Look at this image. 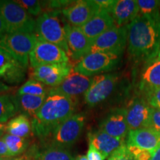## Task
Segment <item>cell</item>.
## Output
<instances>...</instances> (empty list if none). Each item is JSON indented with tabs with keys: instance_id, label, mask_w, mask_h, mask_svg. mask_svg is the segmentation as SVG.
Instances as JSON below:
<instances>
[{
	"instance_id": "cell-40",
	"label": "cell",
	"mask_w": 160,
	"mask_h": 160,
	"mask_svg": "<svg viewBox=\"0 0 160 160\" xmlns=\"http://www.w3.org/2000/svg\"><path fill=\"white\" fill-rule=\"evenodd\" d=\"M151 160H160V145L154 151L152 152Z\"/></svg>"
},
{
	"instance_id": "cell-13",
	"label": "cell",
	"mask_w": 160,
	"mask_h": 160,
	"mask_svg": "<svg viewBox=\"0 0 160 160\" xmlns=\"http://www.w3.org/2000/svg\"><path fill=\"white\" fill-rule=\"evenodd\" d=\"M69 58L73 61L79 62L89 53L91 41L84 34L79 28L73 27L66 22L65 24Z\"/></svg>"
},
{
	"instance_id": "cell-28",
	"label": "cell",
	"mask_w": 160,
	"mask_h": 160,
	"mask_svg": "<svg viewBox=\"0 0 160 160\" xmlns=\"http://www.w3.org/2000/svg\"><path fill=\"white\" fill-rule=\"evenodd\" d=\"M51 88L37 80L29 79L18 89L17 95H32L37 97H47Z\"/></svg>"
},
{
	"instance_id": "cell-22",
	"label": "cell",
	"mask_w": 160,
	"mask_h": 160,
	"mask_svg": "<svg viewBox=\"0 0 160 160\" xmlns=\"http://www.w3.org/2000/svg\"><path fill=\"white\" fill-rule=\"evenodd\" d=\"M28 152L33 160H75L69 149L54 146H32Z\"/></svg>"
},
{
	"instance_id": "cell-39",
	"label": "cell",
	"mask_w": 160,
	"mask_h": 160,
	"mask_svg": "<svg viewBox=\"0 0 160 160\" xmlns=\"http://www.w3.org/2000/svg\"><path fill=\"white\" fill-rule=\"evenodd\" d=\"M5 160H33V158H32L31 153L28 152V153H24L19 157L8 158V159H6Z\"/></svg>"
},
{
	"instance_id": "cell-21",
	"label": "cell",
	"mask_w": 160,
	"mask_h": 160,
	"mask_svg": "<svg viewBox=\"0 0 160 160\" xmlns=\"http://www.w3.org/2000/svg\"><path fill=\"white\" fill-rule=\"evenodd\" d=\"M126 144L153 152L160 145V134L149 128L130 131Z\"/></svg>"
},
{
	"instance_id": "cell-12",
	"label": "cell",
	"mask_w": 160,
	"mask_h": 160,
	"mask_svg": "<svg viewBox=\"0 0 160 160\" xmlns=\"http://www.w3.org/2000/svg\"><path fill=\"white\" fill-rule=\"evenodd\" d=\"M101 11L95 0H80L61 11L62 14L71 26L80 28Z\"/></svg>"
},
{
	"instance_id": "cell-37",
	"label": "cell",
	"mask_w": 160,
	"mask_h": 160,
	"mask_svg": "<svg viewBox=\"0 0 160 160\" xmlns=\"http://www.w3.org/2000/svg\"><path fill=\"white\" fill-rule=\"evenodd\" d=\"M8 158L11 157L10 156L7 145L2 138V139H0V160H5L6 159H8Z\"/></svg>"
},
{
	"instance_id": "cell-4",
	"label": "cell",
	"mask_w": 160,
	"mask_h": 160,
	"mask_svg": "<svg viewBox=\"0 0 160 160\" xmlns=\"http://www.w3.org/2000/svg\"><path fill=\"white\" fill-rule=\"evenodd\" d=\"M0 17L6 33H35L36 20L15 1H0Z\"/></svg>"
},
{
	"instance_id": "cell-20",
	"label": "cell",
	"mask_w": 160,
	"mask_h": 160,
	"mask_svg": "<svg viewBox=\"0 0 160 160\" xmlns=\"http://www.w3.org/2000/svg\"><path fill=\"white\" fill-rule=\"evenodd\" d=\"M114 26V22L110 12L101 10L97 14L79 28L92 42L98 37Z\"/></svg>"
},
{
	"instance_id": "cell-24",
	"label": "cell",
	"mask_w": 160,
	"mask_h": 160,
	"mask_svg": "<svg viewBox=\"0 0 160 160\" xmlns=\"http://www.w3.org/2000/svg\"><path fill=\"white\" fill-rule=\"evenodd\" d=\"M6 132L8 134L28 138L32 132L31 118L24 113H19L6 124Z\"/></svg>"
},
{
	"instance_id": "cell-1",
	"label": "cell",
	"mask_w": 160,
	"mask_h": 160,
	"mask_svg": "<svg viewBox=\"0 0 160 160\" xmlns=\"http://www.w3.org/2000/svg\"><path fill=\"white\" fill-rule=\"evenodd\" d=\"M128 27V51L135 59L152 61L160 48V13L140 15Z\"/></svg>"
},
{
	"instance_id": "cell-5",
	"label": "cell",
	"mask_w": 160,
	"mask_h": 160,
	"mask_svg": "<svg viewBox=\"0 0 160 160\" xmlns=\"http://www.w3.org/2000/svg\"><path fill=\"white\" fill-rule=\"evenodd\" d=\"M85 122L83 113H75L68 118L53 131L51 136L42 142V145L54 146L69 149L79 139Z\"/></svg>"
},
{
	"instance_id": "cell-26",
	"label": "cell",
	"mask_w": 160,
	"mask_h": 160,
	"mask_svg": "<svg viewBox=\"0 0 160 160\" xmlns=\"http://www.w3.org/2000/svg\"><path fill=\"white\" fill-rule=\"evenodd\" d=\"M18 113L19 108L16 96L9 93L0 95V123L8 122Z\"/></svg>"
},
{
	"instance_id": "cell-32",
	"label": "cell",
	"mask_w": 160,
	"mask_h": 160,
	"mask_svg": "<svg viewBox=\"0 0 160 160\" xmlns=\"http://www.w3.org/2000/svg\"><path fill=\"white\" fill-rule=\"evenodd\" d=\"M108 160H137L133 155L130 153V151L128 149L127 146L124 145L117 150L115 152H113L110 157L108 158Z\"/></svg>"
},
{
	"instance_id": "cell-19",
	"label": "cell",
	"mask_w": 160,
	"mask_h": 160,
	"mask_svg": "<svg viewBox=\"0 0 160 160\" xmlns=\"http://www.w3.org/2000/svg\"><path fill=\"white\" fill-rule=\"evenodd\" d=\"M88 138L89 145L94 147L105 159L126 143L125 140L111 137L100 129L90 132Z\"/></svg>"
},
{
	"instance_id": "cell-27",
	"label": "cell",
	"mask_w": 160,
	"mask_h": 160,
	"mask_svg": "<svg viewBox=\"0 0 160 160\" xmlns=\"http://www.w3.org/2000/svg\"><path fill=\"white\" fill-rule=\"evenodd\" d=\"M2 139L7 145L11 157H17L22 155L29 147L28 138H22L11 134H5Z\"/></svg>"
},
{
	"instance_id": "cell-25",
	"label": "cell",
	"mask_w": 160,
	"mask_h": 160,
	"mask_svg": "<svg viewBox=\"0 0 160 160\" xmlns=\"http://www.w3.org/2000/svg\"><path fill=\"white\" fill-rule=\"evenodd\" d=\"M16 98L19 105V112L27 115L31 119L42 106L46 97L17 94Z\"/></svg>"
},
{
	"instance_id": "cell-31",
	"label": "cell",
	"mask_w": 160,
	"mask_h": 160,
	"mask_svg": "<svg viewBox=\"0 0 160 160\" xmlns=\"http://www.w3.org/2000/svg\"><path fill=\"white\" fill-rule=\"evenodd\" d=\"M126 146H127L130 153L133 155V157L137 160H151L152 152L140 148L134 145H127L126 144Z\"/></svg>"
},
{
	"instance_id": "cell-18",
	"label": "cell",
	"mask_w": 160,
	"mask_h": 160,
	"mask_svg": "<svg viewBox=\"0 0 160 160\" xmlns=\"http://www.w3.org/2000/svg\"><path fill=\"white\" fill-rule=\"evenodd\" d=\"M115 26L127 27L139 14L137 1L135 0H115L110 11Z\"/></svg>"
},
{
	"instance_id": "cell-41",
	"label": "cell",
	"mask_w": 160,
	"mask_h": 160,
	"mask_svg": "<svg viewBox=\"0 0 160 160\" xmlns=\"http://www.w3.org/2000/svg\"><path fill=\"white\" fill-rule=\"evenodd\" d=\"M6 33V28L5 24L3 22V20L0 17V39Z\"/></svg>"
},
{
	"instance_id": "cell-2",
	"label": "cell",
	"mask_w": 160,
	"mask_h": 160,
	"mask_svg": "<svg viewBox=\"0 0 160 160\" xmlns=\"http://www.w3.org/2000/svg\"><path fill=\"white\" fill-rule=\"evenodd\" d=\"M75 99L48 92L42 106L31 119L32 132L40 141L48 139L60 124L75 114Z\"/></svg>"
},
{
	"instance_id": "cell-10",
	"label": "cell",
	"mask_w": 160,
	"mask_h": 160,
	"mask_svg": "<svg viewBox=\"0 0 160 160\" xmlns=\"http://www.w3.org/2000/svg\"><path fill=\"white\" fill-rule=\"evenodd\" d=\"M118 81V76L101 74L92 77L91 85L84 94L85 103L91 108L99 105L108 98L114 91Z\"/></svg>"
},
{
	"instance_id": "cell-30",
	"label": "cell",
	"mask_w": 160,
	"mask_h": 160,
	"mask_svg": "<svg viewBox=\"0 0 160 160\" xmlns=\"http://www.w3.org/2000/svg\"><path fill=\"white\" fill-rule=\"evenodd\" d=\"M15 2L31 16L39 17L43 13L42 2L37 0H17Z\"/></svg>"
},
{
	"instance_id": "cell-43",
	"label": "cell",
	"mask_w": 160,
	"mask_h": 160,
	"mask_svg": "<svg viewBox=\"0 0 160 160\" xmlns=\"http://www.w3.org/2000/svg\"><path fill=\"white\" fill-rule=\"evenodd\" d=\"M75 160H88L87 158V156L85 155H80L76 158Z\"/></svg>"
},
{
	"instance_id": "cell-33",
	"label": "cell",
	"mask_w": 160,
	"mask_h": 160,
	"mask_svg": "<svg viewBox=\"0 0 160 160\" xmlns=\"http://www.w3.org/2000/svg\"><path fill=\"white\" fill-rule=\"evenodd\" d=\"M147 102L152 108L160 110V88L146 92Z\"/></svg>"
},
{
	"instance_id": "cell-17",
	"label": "cell",
	"mask_w": 160,
	"mask_h": 160,
	"mask_svg": "<svg viewBox=\"0 0 160 160\" xmlns=\"http://www.w3.org/2000/svg\"><path fill=\"white\" fill-rule=\"evenodd\" d=\"M99 129L111 137L125 140L130 130L126 120V108H117L101 122Z\"/></svg>"
},
{
	"instance_id": "cell-16",
	"label": "cell",
	"mask_w": 160,
	"mask_h": 160,
	"mask_svg": "<svg viewBox=\"0 0 160 160\" xmlns=\"http://www.w3.org/2000/svg\"><path fill=\"white\" fill-rule=\"evenodd\" d=\"M151 108L145 100L136 99L126 108V120L130 131L149 128Z\"/></svg>"
},
{
	"instance_id": "cell-35",
	"label": "cell",
	"mask_w": 160,
	"mask_h": 160,
	"mask_svg": "<svg viewBox=\"0 0 160 160\" xmlns=\"http://www.w3.org/2000/svg\"><path fill=\"white\" fill-rule=\"evenodd\" d=\"M87 158L88 160H105V158L103 155L98 151L94 147L91 145H89L88 150L87 152Z\"/></svg>"
},
{
	"instance_id": "cell-36",
	"label": "cell",
	"mask_w": 160,
	"mask_h": 160,
	"mask_svg": "<svg viewBox=\"0 0 160 160\" xmlns=\"http://www.w3.org/2000/svg\"><path fill=\"white\" fill-rule=\"evenodd\" d=\"M115 0H95V2L99 5L100 10H105L109 12Z\"/></svg>"
},
{
	"instance_id": "cell-14",
	"label": "cell",
	"mask_w": 160,
	"mask_h": 160,
	"mask_svg": "<svg viewBox=\"0 0 160 160\" xmlns=\"http://www.w3.org/2000/svg\"><path fill=\"white\" fill-rule=\"evenodd\" d=\"M25 67L0 48V80L10 85L22 83L25 79Z\"/></svg>"
},
{
	"instance_id": "cell-15",
	"label": "cell",
	"mask_w": 160,
	"mask_h": 160,
	"mask_svg": "<svg viewBox=\"0 0 160 160\" xmlns=\"http://www.w3.org/2000/svg\"><path fill=\"white\" fill-rule=\"evenodd\" d=\"M91 77H86L72 69L70 74L59 86L50 88L49 92L57 93L75 99L82 94H85L89 88Z\"/></svg>"
},
{
	"instance_id": "cell-6",
	"label": "cell",
	"mask_w": 160,
	"mask_h": 160,
	"mask_svg": "<svg viewBox=\"0 0 160 160\" xmlns=\"http://www.w3.org/2000/svg\"><path fill=\"white\" fill-rule=\"evenodd\" d=\"M37 40L35 33H5L0 39V48L9 53L27 68L30 54Z\"/></svg>"
},
{
	"instance_id": "cell-34",
	"label": "cell",
	"mask_w": 160,
	"mask_h": 160,
	"mask_svg": "<svg viewBox=\"0 0 160 160\" xmlns=\"http://www.w3.org/2000/svg\"><path fill=\"white\" fill-rule=\"evenodd\" d=\"M149 128L153 130L160 134V110L151 108Z\"/></svg>"
},
{
	"instance_id": "cell-42",
	"label": "cell",
	"mask_w": 160,
	"mask_h": 160,
	"mask_svg": "<svg viewBox=\"0 0 160 160\" xmlns=\"http://www.w3.org/2000/svg\"><path fill=\"white\" fill-rule=\"evenodd\" d=\"M6 132V124L0 123V137H2Z\"/></svg>"
},
{
	"instance_id": "cell-38",
	"label": "cell",
	"mask_w": 160,
	"mask_h": 160,
	"mask_svg": "<svg viewBox=\"0 0 160 160\" xmlns=\"http://www.w3.org/2000/svg\"><path fill=\"white\" fill-rule=\"evenodd\" d=\"M13 90V88L8 85L7 84L4 83L2 81L0 80V95L7 94L8 93L12 91Z\"/></svg>"
},
{
	"instance_id": "cell-7",
	"label": "cell",
	"mask_w": 160,
	"mask_h": 160,
	"mask_svg": "<svg viewBox=\"0 0 160 160\" xmlns=\"http://www.w3.org/2000/svg\"><path fill=\"white\" fill-rule=\"evenodd\" d=\"M121 59V55L112 53H89L77 62L73 69L86 77H94L114 69L119 64Z\"/></svg>"
},
{
	"instance_id": "cell-9",
	"label": "cell",
	"mask_w": 160,
	"mask_h": 160,
	"mask_svg": "<svg viewBox=\"0 0 160 160\" xmlns=\"http://www.w3.org/2000/svg\"><path fill=\"white\" fill-rule=\"evenodd\" d=\"M67 53L59 46L38 39L29 57L31 68L53 64L70 63Z\"/></svg>"
},
{
	"instance_id": "cell-11",
	"label": "cell",
	"mask_w": 160,
	"mask_h": 160,
	"mask_svg": "<svg viewBox=\"0 0 160 160\" xmlns=\"http://www.w3.org/2000/svg\"><path fill=\"white\" fill-rule=\"evenodd\" d=\"M73 66L71 63L53 64L38 66L31 68L30 79H33L49 88L59 86L71 73Z\"/></svg>"
},
{
	"instance_id": "cell-3",
	"label": "cell",
	"mask_w": 160,
	"mask_h": 160,
	"mask_svg": "<svg viewBox=\"0 0 160 160\" xmlns=\"http://www.w3.org/2000/svg\"><path fill=\"white\" fill-rule=\"evenodd\" d=\"M61 11H44L36 19L35 34L37 39L54 44L68 54L65 22L59 18Z\"/></svg>"
},
{
	"instance_id": "cell-29",
	"label": "cell",
	"mask_w": 160,
	"mask_h": 160,
	"mask_svg": "<svg viewBox=\"0 0 160 160\" xmlns=\"http://www.w3.org/2000/svg\"><path fill=\"white\" fill-rule=\"evenodd\" d=\"M137 3L140 15H152L160 13L159 0H138Z\"/></svg>"
},
{
	"instance_id": "cell-8",
	"label": "cell",
	"mask_w": 160,
	"mask_h": 160,
	"mask_svg": "<svg viewBox=\"0 0 160 160\" xmlns=\"http://www.w3.org/2000/svg\"><path fill=\"white\" fill-rule=\"evenodd\" d=\"M127 43L128 27L114 26L92 42L89 53L105 52L122 56Z\"/></svg>"
},
{
	"instance_id": "cell-23",
	"label": "cell",
	"mask_w": 160,
	"mask_h": 160,
	"mask_svg": "<svg viewBox=\"0 0 160 160\" xmlns=\"http://www.w3.org/2000/svg\"><path fill=\"white\" fill-rule=\"evenodd\" d=\"M160 88V59L148 62L142 74L140 88L145 92Z\"/></svg>"
}]
</instances>
